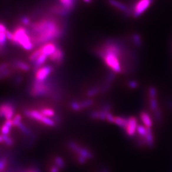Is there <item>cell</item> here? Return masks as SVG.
<instances>
[{
	"label": "cell",
	"instance_id": "obj_8",
	"mask_svg": "<svg viewBox=\"0 0 172 172\" xmlns=\"http://www.w3.org/2000/svg\"><path fill=\"white\" fill-rule=\"evenodd\" d=\"M154 0H138L134 6L133 10V15L135 17H138L144 13L153 3Z\"/></svg>",
	"mask_w": 172,
	"mask_h": 172
},
{
	"label": "cell",
	"instance_id": "obj_7",
	"mask_svg": "<svg viewBox=\"0 0 172 172\" xmlns=\"http://www.w3.org/2000/svg\"><path fill=\"white\" fill-rule=\"evenodd\" d=\"M70 149L75 153L77 156H82L85 159H91L93 158V154L87 148L79 145L76 142L70 141L68 143Z\"/></svg>",
	"mask_w": 172,
	"mask_h": 172
},
{
	"label": "cell",
	"instance_id": "obj_19",
	"mask_svg": "<svg viewBox=\"0 0 172 172\" xmlns=\"http://www.w3.org/2000/svg\"><path fill=\"white\" fill-rule=\"evenodd\" d=\"M59 2L61 5L70 12L75 5V0H59Z\"/></svg>",
	"mask_w": 172,
	"mask_h": 172
},
{
	"label": "cell",
	"instance_id": "obj_37",
	"mask_svg": "<svg viewBox=\"0 0 172 172\" xmlns=\"http://www.w3.org/2000/svg\"><path fill=\"white\" fill-rule=\"evenodd\" d=\"M128 85L129 86V87L133 89H135L138 87V83L137 82L134 80H131L128 82Z\"/></svg>",
	"mask_w": 172,
	"mask_h": 172
},
{
	"label": "cell",
	"instance_id": "obj_28",
	"mask_svg": "<svg viewBox=\"0 0 172 172\" xmlns=\"http://www.w3.org/2000/svg\"><path fill=\"white\" fill-rule=\"evenodd\" d=\"M70 108H71L73 111L79 112L81 110H82V108L81 107L80 103L78 102V101H72V102L70 103Z\"/></svg>",
	"mask_w": 172,
	"mask_h": 172
},
{
	"label": "cell",
	"instance_id": "obj_17",
	"mask_svg": "<svg viewBox=\"0 0 172 172\" xmlns=\"http://www.w3.org/2000/svg\"><path fill=\"white\" fill-rule=\"evenodd\" d=\"M140 119H141L145 126L147 128H151L152 126V120L150 116L148 115V113L142 112L140 114Z\"/></svg>",
	"mask_w": 172,
	"mask_h": 172
},
{
	"label": "cell",
	"instance_id": "obj_9",
	"mask_svg": "<svg viewBox=\"0 0 172 172\" xmlns=\"http://www.w3.org/2000/svg\"><path fill=\"white\" fill-rule=\"evenodd\" d=\"M54 68L51 65H46L39 68L34 73V79L39 81H45L51 74Z\"/></svg>",
	"mask_w": 172,
	"mask_h": 172
},
{
	"label": "cell",
	"instance_id": "obj_38",
	"mask_svg": "<svg viewBox=\"0 0 172 172\" xmlns=\"http://www.w3.org/2000/svg\"><path fill=\"white\" fill-rule=\"evenodd\" d=\"M21 172H40L37 167L35 166H29L26 168L23 169Z\"/></svg>",
	"mask_w": 172,
	"mask_h": 172
},
{
	"label": "cell",
	"instance_id": "obj_12",
	"mask_svg": "<svg viewBox=\"0 0 172 172\" xmlns=\"http://www.w3.org/2000/svg\"><path fill=\"white\" fill-rule=\"evenodd\" d=\"M49 58L50 61L54 62V64L60 65L62 63V61L64 59V52L59 47H58L56 51L51 54Z\"/></svg>",
	"mask_w": 172,
	"mask_h": 172
},
{
	"label": "cell",
	"instance_id": "obj_31",
	"mask_svg": "<svg viewBox=\"0 0 172 172\" xmlns=\"http://www.w3.org/2000/svg\"><path fill=\"white\" fill-rule=\"evenodd\" d=\"M11 75V69L8 68L4 71L0 72V81L1 80L6 79V78L10 77Z\"/></svg>",
	"mask_w": 172,
	"mask_h": 172
},
{
	"label": "cell",
	"instance_id": "obj_35",
	"mask_svg": "<svg viewBox=\"0 0 172 172\" xmlns=\"http://www.w3.org/2000/svg\"><path fill=\"white\" fill-rule=\"evenodd\" d=\"M157 95V89L154 86H151L148 89V96L150 97V99L155 98Z\"/></svg>",
	"mask_w": 172,
	"mask_h": 172
},
{
	"label": "cell",
	"instance_id": "obj_20",
	"mask_svg": "<svg viewBox=\"0 0 172 172\" xmlns=\"http://www.w3.org/2000/svg\"><path fill=\"white\" fill-rule=\"evenodd\" d=\"M114 123L117 126L126 129L128 124V118L123 117H115Z\"/></svg>",
	"mask_w": 172,
	"mask_h": 172
},
{
	"label": "cell",
	"instance_id": "obj_15",
	"mask_svg": "<svg viewBox=\"0 0 172 172\" xmlns=\"http://www.w3.org/2000/svg\"><path fill=\"white\" fill-rule=\"evenodd\" d=\"M47 58H48L47 56H46L45 54H42L41 55L38 57L37 59L33 63V71L35 72L37 71L39 68H40L42 65L45 63L47 59Z\"/></svg>",
	"mask_w": 172,
	"mask_h": 172
},
{
	"label": "cell",
	"instance_id": "obj_4",
	"mask_svg": "<svg viewBox=\"0 0 172 172\" xmlns=\"http://www.w3.org/2000/svg\"><path fill=\"white\" fill-rule=\"evenodd\" d=\"M52 92L51 85L45 81H39L34 79L31 87L29 90V93L33 97H40L47 96Z\"/></svg>",
	"mask_w": 172,
	"mask_h": 172
},
{
	"label": "cell",
	"instance_id": "obj_3",
	"mask_svg": "<svg viewBox=\"0 0 172 172\" xmlns=\"http://www.w3.org/2000/svg\"><path fill=\"white\" fill-rule=\"evenodd\" d=\"M97 55L102 59L105 64L110 68L112 72L115 73H120L122 72V66L120 64V58L115 54L110 52L105 51L102 49H97L96 51Z\"/></svg>",
	"mask_w": 172,
	"mask_h": 172
},
{
	"label": "cell",
	"instance_id": "obj_21",
	"mask_svg": "<svg viewBox=\"0 0 172 172\" xmlns=\"http://www.w3.org/2000/svg\"><path fill=\"white\" fill-rule=\"evenodd\" d=\"M50 10H51L52 12L54 14H56L57 15H64L68 13V11L61 5H55L52 6L51 9H50Z\"/></svg>",
	"mask_w": 172,
	"mask_h": 172
},
{
	"label": "cell",
	"instance_id": "obj_6",
	"mask_svg": "<svg viewBox=\"0 0 172 172\" xmlns=\"http://www.w3.org/2000/svg\"><path fill=\"white\" fill-rule=\"evenodd\" d=\"M15 109V105L11 101H6L0 104V119L4 118L6 120L12 119Z\"/></svg>",
	"mask_w": 172,
	"mask_h": 172
},
{
	"label": "cell",
	"instance_id": "obj_1",
	"mask_svg": "<svg viewBox=\"0 0 172 172\" xmlns=\"http://www.w3.org/2000/svg\"><path fill=\"white\" fill-rule=\"evenodd\" d=\"M28 30L34 46L42 45L59 38L63 33V26L57 17L44 16L31 22Z\"/></svg>",
	"mask_w": 172,
	"mask_h": 172
},
{
	"label": "cell",
	"instance_id": "obj_13",
	"mask_svg": "<svg viewBox=\"0 0 172 172\" xmlns=\"http://www.w3.org/2000/svg\"><path fill=\"white\" fill-rule=\"evenodd\" d=\"M10 166V159L6 155L0 156V172H12Z\"/></svg>",
	"mask_w": 172,
	"mask_h": 172
},
{
	"label": "cell",
	"instance_id": "obj_16",
	"mask_svg": "<svg viewBox=\"0 0 172 172\" xmlns=\"http://www.w3.org/2000/svg\"><path fill=\"white\" fill-rule=\"evenodd\" d=\"M145 143L148 148H152L154 146V138L153 132L151 128H147V132L145 136L144 137Z\"/></svg>",
	"mask_w": 172,
	"mask_h": 172
},
{
	"label": "cell",
	"instance_id": "obj_14",
	"mask_svg": "<svg viewBox=\"0 0 172 172\" xmlns=\"http://www.w3.org/2000/svg\"><path fill=\"white\" fill-rule=\"evenodd\" d=\"M10 65L12 66L13 68L20 70V71L21 72H29L30 70L29 65L28 64H27L26 62L21 60H18V59L13 60L12 62H11Z\"/></svg>",
	"mask_w": 172,
	"mask_h": 172
},
{
	"label": "cell",
	"instance_id": "obj_25",
	"mask_svg": "<svg viewBox=\"0 0 172 172\" xmlns=\"http://www.w3.org/2000/svg\"><path fill=\"white\" fill-rule=\"evenodd\" d=\"M17 128H19V130H20L22 133L24 134L25 135L29 136V135H31V134H32V133H31V131L29 130V129L28 127L26 126V125H24V124H23L22 122L18 125Z\"/></svg>",
	"mask_w": 172,
	"mask_h": 172
},
{
	"label": "cell",
	"instance_id": "obj_18",
	"mask_svg": "<svg viewBox=\"0 0 172 172\" xmlns=\"http://www.w3.org/2000/svg\"><path fill=\"white\" fill-rule=\"evenodd\" d=\"M108 3L112 6L117 8V9H118L121 11H124V12L126 13L130 12L128 6L123 3H121L120 1H117V0H108Z\"/></svg>",
	"mask_w": 172,
	"mask_h": 172
},
{
	"label": "cell",
	"instance_id": "obj_11",
	"mask_svg": "<svg viewBox=\"0 0 172 172\" xmlns=\"http://www.w3.org/2000/svg\"><path fill=\"white\" fill-rule=\"evenodd\" d=\"M58 47L59 46L55 42H50L42 45L39 48H40L42 54H45L46 56L49 57L51 54H52L56 51V50L57 49Z\"/></svg>",
	"mask_w": 172,
	"mask_h": 172
},
{
	"label": "cell",
	"instance_id": "obj_33",
	"mask_svg": "<svg viewBox=\"0 0 172 172\" xmlns=\"http://www.w3.org/2000/svg\"><path fill=\"white\" fill-rule=\"evenodd\" d=\"M80 103L82 108L84 109V108H88L89 107L92 106L94 103V101L91 99H89V100H84L83 101H81V102Z\"/></svg>",
	"mask_w": 172,
	"mask_h": 172
},
{
	"label": "cell",
	"instance_id": "obj_23",
	"mask_svg": "<svg viewBox=\"0 0 172 172\" xmlns=\"http://www.w3.org/2000/svg\"><path fill=\"white\" fill-rule=\"evenodd\" d=\"M40 112L42 115H44L47 117H49V118H51V117L52 118L54 116L56 115L54 110L50 108H43L40 110Z\"/></svg>",
	"mask_w": 172,
	"mask_h": 172
},
{
	"label": "cell",
	"instance_id": "obj_45",
	"mask_svg": "<svg viewBox=\"0 0 172 172\" xmlns=\"http://www.w3.org/2000/svg\"><path fill=\"white\" fill-rule=\"evenodd\" d=\"M100 172H110V170L108 168H104L102 170H101Z\"/></svg>",
	"mask_w": 172,
	"mask_h": 172
},
{
	"label": "cell",
	"instance_id": "obj_44",
	"mask_svg": "<svg viewBox=\"0 0 172 172\" xmlns=\"http://www.w3.org/2000/svg\"><path fill=\"white\" fill-rule=\"evenodd\" d=\"M22 77L21 75H18L14 79V84L15 85H19L22 82Z\"/></svg>",
	"mask_w": 172,
	"mask_h": 172
},
{
	"label": "cell",
	"instance_id": "obj_22",
	"mask_svg": "<svg viewBox=\"0 0 172 172\" xmlns=\"http://www.w3.org/2000/svg\"><path fill=\"white\" fill-rule=\"evenodd\" d=\"M54 165H55L56 166H57L61 170H63L65 166H66V164L65 162L61 157L60 156H56L55 158H54Z\"/></svg>",
	"mask_w": 172,
	"mask_h": 172
},
{
	"label": "cell",
	"instance_id": "obj_27",
	"mask_svg": "<svg viewBox=\"0 0 172 172\" xmlns=\"http://www.w3.org/2000/svg\"><path fill=\"white\" fill-rule=\"evenodd\" d=\"M136 132L142 138H144L147 132V128H146L144 125H138L137 129H136Z\"/></svg>",
	"mask_w": 172,
	"mask_h": 172
},
{
	"label": "cell",
	"instance_id": "obj_5",
	"mask_svg": "<svg viewBox=\"0 0 172 172\" xmlns=\"http://www.w3.org/2000/svg\"><path fill=\"white\" fill-rule=\"evenodd\" d=\"M23 113H24L25 116L28 117V118L36 120L38 122L44 124L46 126L54 127L56 125L55 121L52 118L44 116L38 110H33V109H25V110H23Z\"/></svg>",
	"mask_w": 172,
	"mask_h": 172
},
{
	"label": "cell",
	"instance_id": "obj_32",
	"mask_svg": "<svg viewBox=\"0 0 172 172\" xmlns=\"http://www.w3.org/2000/svg\"><path fill=\"white\" fill-rule=\"evenodd\" d=\"M99 92H100V89L99 87H92L88 90L87 92V96L89 97H92L96 95Z\"/></svg>",
	"mask_w": 172,
	"mask_h": 172
},
{
	"label": "cell",
	"instance_id": "obj_47",
	"mask_svg": "<svg viewBox=\"0 0 172 172\" xmlns=\"http://www.w3.org/2000/svg\"><path fill=\"white\" fill-rule=\"evenodd\" d=\"M3 143V138L2 134L0 135V143Z\"/></svg>",
	"mask_w": 172,
	"mask_h": 172
},
{
	"label": "cell",
	"instance_id": "obj_36",
	"mask_svg": "<svg viewBox=\"0 0 172 172\" xmlns=\"http://www.w3.org/2000/svg\"><path fill=\"white\" fill-rule=\"evenodd\" d=\"M21 119H22V116L20 114H15V115L12 119L13 126L17 127L18 125L21 123Z\"/></svg>",
	"mask_w": 172,
	"mask_h": 172
},
{
	"label": "cell",
	"instance_id": "obj_2",
	"mask_svg": "<svg viewBox=\"0 0 172 172\" xmlns=\"http://www.w3.org/2000/svg\"><path fill=\"white\" fill-rule=\"evenodd\" d=\"M14 38L11 43L21 47L26 50H31L33 49L34 45L31 41L29 30L24 26L18 25L14 29L13 32Z\"/></svg>",
	"mask_w": 172,
	"mask_h": 172
},
{
	"label": "cell",
	"instance_id": "obj_40",
	"mask_svg": "<svg viewBox=\"0 0 172 172\" xmlns=\"http://www.w3.org/2000/svg\"><path fill=\"white\" fill-rule=\"evenodd\" d=\"M115 118V117H114V115H113L112 113L108 112L107 114V115L106 120L108 121V123H114Z\"/></svg>",
	"mask_w": 172,
	"mask_h": 172
},
{
	"label": "cell",
	"instance_id": "obj_46",
	"mask_svg": "<svg viewBox=\"0 0 172 172\" xmlns=\"http://www.w3.org/2000/svg\"><path fill=\"white\" fill-rule=\"evenodd\" d=\"M168 105L169 107L172 110V100H170L168 102Z\"/></svg>",
	"mask_w": 172,
	"mask_h": 172
},
{
	"label": "cell",
	"instance_id": "obj_34",
	"mask_svg": "<svg viewBox=\"0 0 172 172\" xmlns=\"http://www.w3.org/2000/svg\"><path fill=\"white\" fill-rule=\"evenodd\" d=\"M10 127L9 126H7L6 124L4 123L3 124L1 125V128H0V131H1V133L2 135H8L9 134L10 131Z\"/></svg>",
	"mask_w": 172,
	"mask_h": 172
},
{
	"label": "cell",
	"instance_id": "obj_42",
	"mask_svg": "<svg viewBox=\"0 0 172 172\" xmlns=\"http://www.w3.org/2000/svg\"><path fill=\"white\" fill-rule=\"evenodd\" d=\"M10 65V64L8 63V62H2V63L0 64V72L9 68Z\"/></svg>",
	"mask_w": 172,
	"mask_h": 172
},
{
	"label": "cell",
	"instance_id": "obj_26",
	"mask_svg": "<svg viewBox=\"0 0 172 172\" xmlns=\"http://www.w3.org/2000/svg\"><path fill=\"white\" fill-rule=\"evenodd\" d=\"M132 40L136 47H140L142 45V40L141 37L140 36V34L137 33H135L133 35Z\"/></svg>",
	"mask_w": 172,
	"mask_h": 172
},
{
	"label": "cell",
	"instance_id": "obj_10",
	"mask_svg": "<svg viewBox=\"0 0 172 172\" xmlns=\"http://www.w3.org/2000/svg\"><path fill=\"white\" fill-rule=\"evenodd\" d=\"M138 120L135 117H131L128 118V124L126 130V133L128 136L132 137L136 132V129L138 127Z\"/></svg>",
	"mask_w": 172,
	"mask_h": 172
},
{
	"label": "cell",
	"instance_id": "obj_43",
	"mask_svg": "<svg viewBox=\"0 0 172 172\" xmlns=\"http://www.w3.org/2000/svg\"><path fill=\"white\" fill-rule=\"evenodd\" d=\"M61 170L55 165L50 166L49 168V172H60Z\"/></svg>",
	"mask_w": 172,
	"mask_h": 172
},
{
	"label": "cell",
	"instance_id": "obj_48",
	"mask_svg": "<svg viewBox=\"0 0 172 172\" xmlns=\"http://www.w3.org/2000/svg\"><path fill=\"white\" fill-rule=\"evenodd\" d=\"M84 1L85 2V3H90L91 2L92 0H84Z\"/></svg>",
	"mask_w": 172,
	"mask_h": 172
},
{
	"label": "cell",
	"instance_id": "obj_41",
	"mask_svg": "<svg viewBox=\"0 0 172 172\" xmlns=\"http://www.w3.org/2000/svg\"><path fill=\"white\" fill-rule=\"evenodd\" d=\"M5 34H6V39L8 40H9L10 42H12V40H13V38H14V34H13V33L11 32V31H10V30H8L6 29V32H5Z\"/></svg>",
	"mask_w": 172,
	"mask_h": 172
},
{
	"label": "cell",
	"instance_id": "obj_29",
	"mask_svg": "<svg viewBox=\"0 0 172 172\" xmlns=\"http://www.w3.org/2000/svg\"><path fill=\"white\" fill-rule=\"evenodd\" d=\"M3 138V143H5L6 146L11 147L14 145V140L11 138L9 135H2Z\"/></svg>",
	"mask_w": 172,
	"mask_h": 172
},
{
	"label": "cell",
	"instance_id": "obj_39",
	"mask_svg": "<svg viewBox=\"0 0 172 172\" xmlns=\"http://www.w3.org/2000/svg\"><path fill=\"white\" fill-rule=\"evenodd\" d=\"M154 115L156 120L157 121H160L162 119V114L161 110L158 108V110H156V111L154 112Z\"/></svg>",
	"mask_w": 172,
	"mask_h": 172
},
{
	"label": "cell",
	"instance_id": "obj_24",
	"mask_svg": "<svg viewBox=\"0 0 172 172\" xmlns=\"http://www.w3.org/2000/svg\"><path fill=\"white\" fill-rule=\"evenodd\" d=\"M42 54V53L41 52L40 48L37 49L36 50H34V51L29 56V58H28L29 61L31 62H32V63H33V62L37 59L38 57L40 56Z\"/></svg>",
	"mask_w": 172,
	"mask_h": 172
},
{
	"label": "cell",
	"instance_id": "obj_30",
	"mask_svg": "<svg viewBox=\"0 0 172 172\" xmlns=\"http://www.w3.org/2000/svg\"><path fill=\"white\" fill-rule=\"evenodd\" d=\"M149 106H150V110L153 112L154 111H156V110H158V102L157 99H156V97H155V98L150 99Z\"/></svg>",
	"mask_w": 172,
	"mask_h": 172
}]
</instances>
